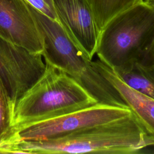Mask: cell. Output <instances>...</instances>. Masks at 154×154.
<instances>
[{
	"label": "cell",
	"instance_id": "6da1fadb",
	"mask_svg": "<svg viewBox=\"0 0 154 154\" xmlns=\"http://www.w3.org/2000/svg\"><path fill=\"white\" fill-rule=\"evenodd\" d=\"M154 145L132 112L124 117L84 128L60 137L22 141L8 149L13 153H135Z\"/></svg>",
	"mask_w": 154,
	"mask_h": 154
},
{
	"label": "cell",
	"instance_id": "7a4b0ae2",
	"mask_svg": "<svg viewBox=\"0 0 154 154\" xmlns=\"http://www.w3.org/2000/svg\"><path fill=\"white\" fill-rule=\"evenodd\" d=\"M44 42L45 61L81 85L99 103L129 108L97 66L69 37L61 24L29 5Z\"/></svg>",
	"mask_w": 154,
	"mask_h": 154
},
{
	"label": "cell",
	"instance_id": "3957f363",
	"mask_svg": "<svg viewBox=\"0 0 154 154\" xmlns=\"http://www.w3.org/2000/svg\"><path fill=\"white\" fill-rule=\"evenodd\" d=\"M45 61L43 73L15 103L13 128L99 103L75 79Z\"/></svg>",
	"mask_w": 154,
	"mask_h": 154
},
{
	"label": "cell",
	"instance_id": "277c9868",
	"mask_svg": "<svg viewBox=\"0 0 154 154\" xmlns=\"http://www.w3.org/2000/svg\"><path fill=\"white\" fill-rule=\"evenodd\" d=\"M154 40V8L142 0L112 18L100 31L96 54L113 70L140 63Z\"/></svg>",
	"mask_w": 154,
	"mask_h": 154
},
{
	"label": "cell",
	"instance_id": "5b68a950",
	"mask_svg": "<svg viewBox=\"0 0 154 154\" xmlns=\"http://www.w3.org/2000/svg\"><path fill=\"white\" fill-rule=\"evenodd\" d=\"M132 113L129 108L97 103L63 116L14 127L2 153L22 141L52 139L88 126L111 122Z\"/></svg>",
	"mask_w": 154,
	"mask_h": 154
},
{
	"label": "cell",
	"instance_id": "8992f818",
	"mask_svg": "<svg viewBox=\"0 0 154 154\" xmlns=\"http://www.w3.org/2000/svg\"><path fill=\"white\" fill-rule=\"evenodd\" d=\"M45 67L42 54L0 38V78L14 104L42 76Z\"/></svg>",
	"mask_w": 154,
	"mask_h": 154
},
{
	"label": "cell",
	"instance_id": "52a82bcc",
	"mask_svg": "<svg viewBox=\"0 0 154 154\" xmlns=\"http://www.w3.org/2000/svg\"><path fill=\"white\" fill-rule=\"evenodd\" d=\"M0 38L42 54L43 38L25 0H0Z\"/></svg>",
	"mask_w": 154,
	"mask_h": 154
},
{
	"label": "cell",
	"instance_id": "ba28073f",
	"mask_svg": "<svg viewBox=\"0 0 154 154\" xmlns=\"http://www.w3.org/2000/svg\"><path fill=\"white\" fill-rule=\"evenodd\" d=\"M58 21L71 40L92 60L100 31L88 0H54Z\"/></svg>",
	"mask_w": 154,
	"mask_h": 154
},
{
	"label": "cell",
	"instance_id": "9c48e42d",
	"mask_svg": "<svg viewBox=\"0 0 154 154\" xmlns=\"http://www.w3.org/2000/svg\"><path fill=\"white\" fill-rule=\"evenodd\" d=\"M96 63L102 75L119 93L128 108L154 141V99L130 88L112 69L101 61H96Z\"/></svg>",
	"mask_w": 154,
	"mask_h": 154
},
{
	"label": "cell",
	"instance_id": "30bf717a",
	"mask_svg": "<svg viewBox=\"0 0 154 154\" xmlns=\"http://www.w3.org/2000/svg\"><path fill=\"white\" fill-rule=\"evenodd\" d=\"M99 31L114 16L142 0H88Z\"/></svg>",
	"mask_w": 154,
	"mask_h": 154
},
{
	"label": "cell",
	"instance_id": "8fae6325",
	"mask_svg": "<svg viewBox=\"0 0 154 154\" xmlns=\"http://www.w3.org/2000/svg\"><path fill=\"white\" fill-rule=\"evenodd\" d=\"M114 72L130 88L154 99V81L138 63Z\"/></svg>",
	"mask_w": 154,
	"mask_h": 154
},
{
	"label": "cell",
	"instance_id": "7c38bea8",
	"mask_svg": "<svg viewBox=\"0 0 154 154\" xmlns=\"http://www.w3.org/2000/svg\"><path fill=\"white\" fill-rule=\"evenodd\" d=\"M14 103L0 78V153L6 146L14 126Z\"/></svg>",
	"mask_w": 154,
	"mask_h": 154
},
{
	"label": "cell",
	"instance_id": "4fadbf2b",
	"mask_svg": "<svg viewBox=\"0 0 154 154\" xmlns=\"http://www.w3.org/2000/svg\"><path fill=\"white\" fill-rule=\"evenodd\" d=\"M31 6L49 17L57 20L54 0H25Z\"/></svg>",
	"mask_w": 154,
	"mask_h": 154
},
{
	"label": "cell",
	"instance_id": "5bb4252c",
	"mask_svg": "<svg viewBox=\"0 0 154 154\" xmlns=\"http://www.w3.org/2000/svg\"><path fill=\"white\" fill-rule=\"evenodd\" d=\"M138 64L154 81V40L146 52L143 60Z\"/></svg>",
	"mask_w": 154,
	"mask_h": 154
},
{
	"label": "cell",
	"instance_id": "9a60e30c",
	"mask_svg": "<svg viewBox=\"0 0 154 154\" xmlns=\"http://www.w3.org/2000/svg\"><path fill=\"white\" fill-rule=\"evenodd\" d=\"M146 3H147L149 5H151L154 8V0H144Z\"/></svg>",
	"mask_w": 154,
	"mask_h": 154
}]
</instances>
